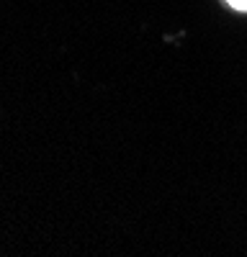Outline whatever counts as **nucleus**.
Returning <instances> with one entry per match:
<instances>
[{
  "label": "nucleus",
  "instance_id": "obj_1",
  "mask_svg": "<svg viewBox=\"0 0 247 257\" xmlns=\"http://www.w3.org/2000/svg\"><path fill=\"white\" fill-rule=\"evenodd\" d=\"M226 3H229L234 11H244L247 13V0H226Z\"/></svg>",
  "mask_w": 247,
  "mask_h": 257
}]
</instances>
